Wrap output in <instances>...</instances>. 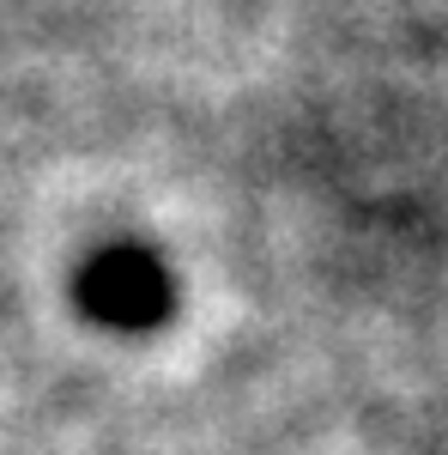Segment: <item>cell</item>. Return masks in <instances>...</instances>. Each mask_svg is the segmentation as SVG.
<instances>
[{
	"label": "cell",
	"mask_w": 448,
	"mask_h": 455,
	"mask_svg": "<svg viewBox=\"0 0 448 455\" xmlns=\"http://www.w3.org/2000/svg\"><path fill=\"white\" fill-rule=\"evenodd\" d=\"M85 304L109 322H152L164 310V274L152 255L139 249H115L85 274Z\"/></svg>",
	"instance_id": "1"
}]
</instances>
